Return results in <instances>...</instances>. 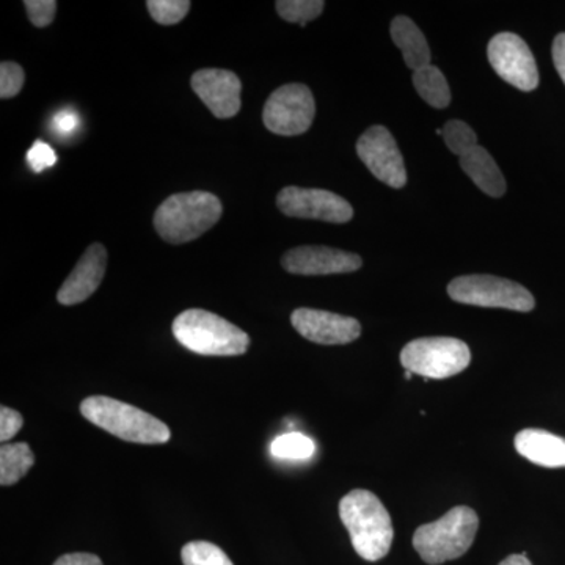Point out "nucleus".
<instances>
[{"label": "nucleus", "instance_id": "2eb2a0df", "mask_svg": "<svg viewBox=\"0 0 565 565\" xmlns=\"http://www.w3.org/2000/svg\"><path fill=\"white\" fill-rule=\"evenodd\" d=\"M106 267V248L103 244H92L63 282L61 291L57 292L58 302L66 307L85 302L102 285Z\"/></svg>", "mask_w": 565, "mask_h": 565}, {"label": "nucleus", "instance_id": "f257e3e1", "mask_svg": "<svg viewBox=\"0 0 565 565\" xmlns=\"http://www.w3.org/2000/svg\"><path fill=\"white\" fill-rule=\"evenodd\" d=\"M340 516L356 555L370 563L388 555L394 537L392 516L373 492L356 489L345 494Z\"/></svg>", "mask_w": 565, "mask_h": 565}, {"label": "nucleus", "instance_id": "39448f33", "mask_svg": "<svg viewBox=\"0 0 565 565\" xmlns=\"http://www.w3.org/2000/svg\"><path fill=\"white\" fill-rule=\"evenodd\" d=\"M479 519L473 509L457 505L437 522L415 531L414 546L424 563L444 564L457 559L473 545Z\"/></svg>", "mask_w": 565, "mask_h": 565}, {"label": "nucleus", "instance_id": "aec40b11", "mask_svg": "<svg viewBox=\"0 0 565 565\" xmlns=\"http://www.w3.org/2000/svg\"><path fill=\"white\" fill-rule=\"evenodd\" d=\"M414 85L424 102L435 109H445L451 103L448 81L437 66L429 65L415 71Z\"/></svg>", "mask_w": 565, "mask_h": 565}, {"label": "nucleus", "instance_id": "7ed1b4c3", "mask_svg": "<svg viewBox=\"0 0 565 565\" xmlns=\"http://www.w3.org/2000/svg\"><path fill=\"white\" fill-rule=\"evenodd\" d=\"M81 414L106 433L131 444L162 445L172 437L161 419L111 397H87L81 404Z\"/></svg>", "mask_w": 565, "mask_h": 565}, {"label": "nucleus", "instance_id": "1a4fd4ad", "mask_svg": "<svg viewBox=\"0 0 565 565\" xmlns=\"http://www.w3.org/2000/svg\"><path fill=\"white\" fill-rule=\"evenodd\" d=\"M487 54L494 73L512 87L522 92H533L539 87V70L533 52L515 33H498L490 41Z\"/></svg>", "mask_w": 565, "mask_h": 565}, {"label": "nucleus", "instance_id": "412c9836", "mask_svg": "<svg viewBox=\"0 0 565 565\" xmlns=\"http://www.w3.org/2000/svg\"><path fill=\"white\" fill-rule=\"evenodd\" d=\"M315 441L307 435L291 433L280 435L270 445V455L281 460H307L315 455Z\"/></svg>", "mask_w": 565, "mask_h": 565}, {"label": "nucleus", "instance_id": "393cba45", "mask_svg": "<svg viewBox=\"0 0 565 565\" xmlns=\"http://www.w3.org/2000/svg\"><path fill=\"white\" fill-rule=\"evenodd\" d=\"M152 20L162 25H174L188 17L192 3L189 0H148Z\"/></svg>", "mask_w": 565, "mask_h": 565}, {"label": "nucleus", "instance_id": "9d476101", "mask_svg": "<svg viewBox=\"0 0 565 565\" xmlns=\"http://www.w3.org/2000/svg\"><path fill=\"white\" fill-rule=\"evenodd\" d=\"M277 206L288 217L310 221L348 223L353 217L351 203L345 202L343 196L323 189L289 185L278 193Z\"/></svg>", "mask_w": 565, "mask_h": 565}, {"label": "nucleus", "instance_id": "f3484780", "mask_svg": "<svg viewBox=\"0 0 565 565\" xmlns=\"http://www.w3.org/2000/svg\"><path fill=\"white\" fill-rule=\"evenodd\" d=\"M460 167L470 180L493 199H500L505 193V180L490 152L482 147H475L460 158Z\"/></svg>", "mask_w": 565, "mask_h": 565}, {"label": "nucleus", "instance_id": "0eeeda50", "mask_svg": "<svg viewBox=\"0 0 565 565\" xmlns=\"http://www.w3.org/2000/svg\"><path fill=\"white\" fill-rule=\"evenodd\" d=\"M471 362L470 348L457 338L434 337L411 341L401 352V364L426 379H448Z\"/></svg>", "mask_w": 565, "mask_h": 565}, {"label": "nucleus", "instance_id": "4be33fe9", "mask_svg": "<svg viewBox=\"0 0 565 565\" xmlns=\"http://www.w3.org/2000/svg\"><path fill=\"white\" fill-rule=\"evenodd\" d=\"M275 6H277L278 14L282 20L305 28L308 22L321 17L326 2L322 0H278Z\"/></svg>", "mask_w": 565, "mask_h": 565}, {"label": "nucleus", "instance_id": "5701e85b", "mask_svg": "<svg viewBox=\"0 0 565 565\" xmlns=\"http://www.w3.org/2000/svg\"><path fill=\"white\" fill-rule=\"evenodd\" d=\"M181 557L184 565H234L222 548L204 541L182 546Z\"/></svg>", "mask_w": 565, "mask_h": 565}, {"label": "nucleus", "instance_id": "9b49d317", "mask_svg": "<svg viewBox=\"0 0 565 565\" xmlns=\"http://www.w3.org/2000/svg\"><path fill=\"white\" fill-rule=\"evenodd\" d=\"M356 154L379 181L393 189L404 188L407 170L396 140L385 126H373L356 141Z\"/></svg>", "mask_w": 565, "mask_h": 565}, {"label": "nucleus", "instance_id": "423d86ee", "mask_svg": "<svg viewBox=\"0 0 565 565\" xmlns=\"http://www.w3.org/2000/svg\"><path fill=\"white\" fill-rule=\"evenodd\" d=\"M448 294L455 302L482 308L530 313L534 310L533 294L519 282L492 275H465L448 285Z\"/></svg>", "mask_w": 565, "mask_h": 565}, {"label": "nucleus", "instance_id": "72a5a7b5", "mask_svg": "<svg viewBox=\"0 0 565 565\" xmlns=\"http://www.w3.org/2000/svg\"><path fill=\"white\" fill-rule=\"evenodd\" d=\"M412 377H414V374H412L411 371H405V379H407V381H408V379H412Z\"/></svg>", "mask_w": 565, "mask_h": 565}, {"label": "nucleus", "instance_id": "bb28decb", "mask_svg": "<svg viewBox=\"0 0 565 565\" xmlns=\"http://www.w3.org/2000/svg\"><path fill=\"white\" fill-rule=\"evenodd\" d=\"M24 7L28 10L29 20L35 28H46L54 21L57 13L55 0H25Z\"/></svg>", "mask_w": 565, "mask_h": 565}, {"label": "nucleus", "instance_id": "7c9ffc66", "mask_svg": "<svg viewBox=\"0 0 565 565\" xmlns=\"http://www.w3.org/2000/svg\"><path fill=\"white\" fill-rule=\"evenodd\" d=\"M553 62H555L556 71L565 84V33H559L553 43Z\"/></svg>", "mask_w": 565, "mask_h": 565}, {"label": "nucleus", "instance_id": "4468645a", "mask_svg": "<svg viewBox=\"0 0 565 565\" xmlns=\"http://www.w3.org/2000/svg\"><path fill=\"white\" fill-rule=\"evenodd\" d=\"M191 84L193 92L199 95L214 117L226 120L239 114L243 84L232 71L200 70L193 74Z\"/></svg>", "mask_w": 565, "mask_h": 565}, {"label": "nucleus", "instance_id": "6e6552de", "mask_svg": "<svg viewBox=\"0 0 565 565\" xmlns=\"http://www.w3.org/2000/svg\"><path fill=\"white\" fill-rule=\"evenodd\" d=\"M313 93L303 84H288L275 90L263 110L264 126L277 136L294 137L313 125Z\"/></svg>", "mask_w": 565, "mask_h": 565}, {"label": "nucleus", "instance_id": "b1692460", "mask_svg": "<svg viewBox=\"0 0 565 565\" xmlns=\"http://www.w3.org/2000/svg\"><path fill=\"white\" fill-rule=\"evenodd\" d=\"M441 136H444L446 147L459 156V158H462L468 151L478 147L476 132L467 122L460 120L446 122L445 128L441 129Z\"/></svg>", "mask_w": 565, "mask_h": 565}, {"label": "nucleus", "instance_id": "a878e982", "mask_svg": "<svg viewBox=\"0 0 565 565\" xmlns=\"http://www.w3.org/2000/svg\"><path fill=\"white\" fill-rule=\"evenodd\" d=\"M25 74L18 63L2 62L0 65V98L10 99L20 95Z\"/></svg>", "mask_w": 565, "mask_h": 565}, {"label": "nucleus", "instance_id": "c85d7f7f", "mask_svg": "<svg viewBox=\"0 0 565 565\" xmlns=\"http://www.w3.org/2000/svg\"><path fill=\"white\" fill-rule=\"evenodd\" d=\"M22 424H24V419L13 408H0V440L7 444L14 435L20 433Z\"/></svg>", "mask_w": 565, "mask_h": 565}, {"label": "nucleus", "instance_id": "ddd939ff", "mask_svg": "<svg viewBox=\"0 0 565 565\" xmlns=\"http://www.w3.org/2000/svg\"><path fill=\"white\" fill-rule=\"evenodd\" d=\"M291 322L305 340L316 344H349L362 334V326L356 319L313 308L294 311Z\"/></svg>", "mask_w": 565, "mask_h": 565}, {"label": "nucleus", "instance_id": "f8f14e48", "mask_svg": "<svg viewBox=\"0 0 565 565\" xmlns=\"http://www.w3.org/2000/svg\"><path fill=\"white\" fill-rule=\"evenodd\" d=\"M281 266L286 273L313 277L355 273L363 266V262L355 253L323 245H303L286 252L281 258Z\"/></svg>", "mask_w": 565, "mask_h": 565}, {"label": "nucleus", "instance_id": "cd10ccee", "mask_svg": "<svg viewBox=\"0 0 565 565\" xmlns=\"http://www.w3.org/2000/svg\"><path fill=\"white\" fill-rule=\"evenodd\" d=\"M29 166L32 167L33 172L40 173L43 170L50 169L57 162V154L52 150L50 145L44 141H35V145L28 152Z\"/></svg>", "mask_w": 565, "mask_h": 565}, {"label": "nucleus", "instance_id": "c756f323", "mask_svg": "<svg viewBox=\"0 0 565 565\" xmlns=\"http://www.w3.org/2000/svg\"><path fill=\"white\" fill-rule=\"evenodd\" d=\"M54 565H103V561L92 553H70L58 557Z\"/></svg>", "mask_w": 565, "mask_h": 565}, {"label": "nucleus", "instance_id": "473e14b6", "mask_svg": "<svg viewBox=\"0 0 565 565\" xmlns=\"http://www.w3.org/2000/svg\"><path fill=\"white\" fill-rule=\"evenodd\" d=\"M500 565H533L530 563V559H527L526 555H512L509 557H505L503 563Z\"/></svg>", "mask_w": 565, "mask_h": 565}, {"label": "nucleus", "instance_id": "dca6fc26", "mask_svg": "<svg viewBox=\"0 0 565 565\" xmlns=\"http://www.w3.org/2000/svg\"><path fill=\"white\" fill-rule=\"evenodd\" d=\"M516 452L545 468L565 467V438L542 429H525L515 435Z\"/></svg>", "mask_w": 565, "mask_h": 565}, {"label": "nucleus", "instance_id": "2f4dec72", "mask_svg": "<svg viewBox=\"0 0 565 565\" xmlns=\"http://www.w3.org/2000/svg\"><path fill=\"white\" fill-rule=\"evenodd\" d=\"M55 129L61 134H71L77 128V115L73 110H62L55 117Z\"/></svg>", "mask_w": 565, "mask_h": 565}, {"label": "nucleus", "instance_id": "20e7f679", "mask_svg": "<svg viewBox=\"0 0 565 565\" xmlns=\"http://www.w3.org/2000/svg\"><path fill=\"white\" fill-rule=\"evenodd\" d=\"M172 329L182 348L200 355H243L250 345V338L239 327L199 308L182 311L174 319Z\"/></svg>", "mask_w": 565, "mask_h": 565}, {"label": "nucleus", "instance_id": "f03ea898", "mask_svg": "<svg viewBox=\"0 0 565 565\" xmlns=\"http://www.w3.org/2000/svg\"><path fill=\"white\" fill-rule=\"evenodd\" d=\"M222 212V202L214 193H174L156 210L154 228L166 243H191L221 221Z\"/></svg>", "mask_w": 565, "mask_h": 565}, {"label": "nucleus", "instance_id": "a211bd4d", "mask_svg": "<svg viewBox=\"0 0 565 565\" xmlns=\"http://www.w3.org/2000/svg\"><path fill=\"white\" fill-rule=\"evenodd\" d=\"M392 39L403 52L405 65L418 71L430 65V50L426 36L411 18L397 17L392 22Z\"/></svg>", "mask_w": 565, "mask_h": 565}, {"label": "nucleus", "instance_id": "6ab92c4d", "mask_svg": "<svg viewBox=\"0 0 565 565\" xmlns=\"http://www.w3.org/2000/svg\"><path fill=\"white\" fill-rule=\"evenodd\" d=\"M35 463V456L28 444L3 445L0 448V486L20 482Z\"/></svg>", "mask_w": 565, "mask_h": 565}]
</instances>
